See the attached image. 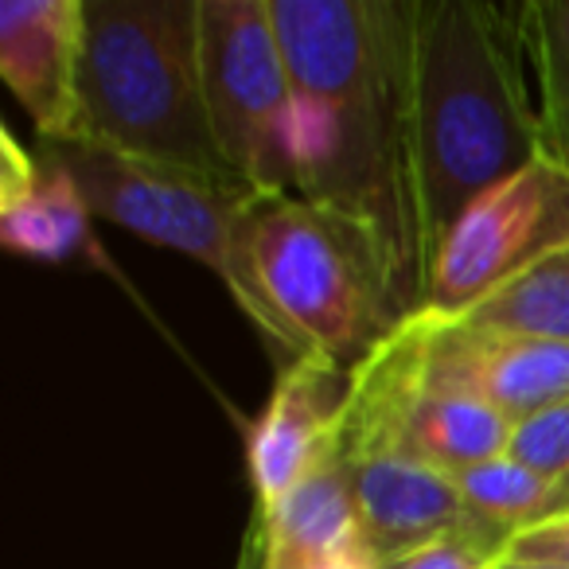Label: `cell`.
Returning <instances> with one entry per match:
<instances>
[{"label":"cell","mask_w":569,"mask_h":569,"mask_svg":"<svg viewBox=\"0 0 569 569\" xmlns=\"http://www.w3.org/2000/svg\"><path fill=\"white\" fill-rule=\"evenodd\" d=\"M269 9L293 79V191L379 238L418 317L429 253L413 188V0H269Z\"/></svg>","instance_id":"cell-1"},{"label":"cell","mask_w":569,"mask_h":569,"mask_svg":"<svg viewBox=\"0 0 569 569\" xmlns=\"http://www.w3.org/2000/svg\"><path fill=\"white\" fill-rule=\"evenodd\" d=\"M413 188L426 253L472 199L542 157L527 4L413 0Z\"/></svg>","instance_id":"cell-2"},{"label":"cell","mask_w":569,"mask_h":569,"mask_svg":"<svg viewBox=\"0 0 569 569\" xmlns=\"http://www.w3.org/2000/svg\"><path fill=\"white\" fill-rule=\"evenodd\" d=\"M71 141L242 183L222 164L207 121L199 0H82L79 121Z\"/></svg>","instance_id":"cell-3"},{"label":"cell","mask_w":569,"mask_h":569,"mask_svg":"<svg viewBox=\"0 0 569 569\" xmlns=\"http://www.w3.org/2000/svg\"><path fill=\"white\" fill-rule=\"evenodd\" d=\"M242 222L266 301L312 356L348 379L413 317L387 250L363 222L297 191H253Z\"/></svg>","instance_id":"cell-4"},{"label":"cell","mask_w":569,"mask_h":569,"mask_svg":"<svg viewBox=\"0 0 569 569\" xmlns=\"http://www.w3.org/2000/svg\"><path fill=\"white\" fill-rule=\"evenodd\" d=\"M36 149L59 172H67L90 214H102V219L133 230L144 242L188 253L191 261L219 273L227 293L234 297V305L246 312L253 332L273 356L277 371L312 356L266 301L250 258H246L242 219L246 199L253 196L250 188L211 180V176L176 164H160V160L129 157V152L90 141H36Z\"/></svg>","instance_id":"cell-5"},{"label":"cell","mask_w":569,"mask_h":569,"mask_svg":"<svg viewBox=\"0 0 569 569\" xmlns=\"http://www.w3.org/2000/svg\"><path fill=\"white\" fill-rule=\"evenodd\" d=\"M199 74L222 164L253 191H293V79L269 0H199Z\"/></svg>","instance_id":"cell-6"},{"label":"cell","mask_w":569,"mask_h":569,"mask_svg":"<svg viewBox=\"0 0 569 569\" xmlns=\"http://www.w3.org/2000/svg\"><path fill=\"white\" fill-rule=\"evenodd\" d=\"M569 246V168L550 157L530 160L488 188L445 230L429 266L426 309L465 320L472 309Z\"/></svg>","instance_id":"cell-7"},{"label":"cell","mask_w":569,"mask_h":569,"mask_svg":"<svg viewBox=\"0 0 569 569\" xmlns=\"http://www.w3.org/2000/svg\"><path fill=\"white\" fill-rule=\"evenodd\" d=\"M351 488H356L359 527L371 561H387L413 546L437 542L445 535H488L507 550V535L476 519L460 499L449 472L426 465L413 452L382 441H343Z\"/></svg>","instance_id":"cell-8"},{"label":"cell","mask_w":569,"mask_h":569,"mask_svg":"<svg viewBox=\"0 0 569 569\" xmlns=\"http://www.w3.org/2000/svg\"><path fill=\"white\" fill-rule=\"evenodd\" d=\"M413 320L421 336V371L488 398L503 418L522 421L569 398V343L483 332L433 312H418Z\"/></svg>","instance_id":"cell-9"},{"label":"cell","mask_w":569,"mask_h":569,"mask_svg":"<svg viewBox=\"0 0 569 569\" xmlns=\"http://www.w3.org/2000/svg\"><path fill=\"white\" fill-rule=\"evenodd\" d=\"M348 382V375L317 356L277 371L273 395L246 441L258 511H273L328 449L340 429Z\"/></svg>","instance_id":"cell-10"},{"label":"cell","mask_w":569,"mask_h":569,"mask_svg":"<svg viewBox=\"0 0 569 569\" xmlns=\"http://www.w3.org/2000/svg\"><path fill=\"white\" fill-rule=\"evenodd\" d=\"M82 0H4L0 79L40 141H71L79 121Z\"/></svg>","instance_id":"cell-11"},{"label":"cell","mask_w":569,"mask_h":569,"mask_svg":"<svg viewBox=\"0 0 569 569\" xmlns=\"http://www.w3.org/2000/svg\"><path fill=\"white\" fill-rule=\"evenodd\" d=\"M258 515L266 527V569H325L348 558H367L340 429L305 480L273 511Z\"/></svg>","instance_id":"cell-12"},{"label":"cell","mask_w":569,"mask_h":569,"mask_svg":"<svg viewBox=\"0 0 569 569\" xmlns=\"http://www.w3.org/2000/svg\"><path fill=\"white\" fill-rule=\"evenodd\" d=\"M90 207L79 188L40 149H24L4 129V172H0V242L20 258L71 261L90 246Z\"/></svg>","instance_id":"cell-13"},{"label":"cell","mask_w":569,"mask_h":569,"mask_svg":"<svg viewBox=\"0 0 569 569\" xmlns=\"http://www.w3.org/2000/svg\"><path fill=\"white\" fill-rule=\"evenodd\" d=\"M465 507L488 527L503 530L511 542L519 530H530L546 519H558L569 511V488L530 472L527 465L511 457H496L488 465H476L468 472L452 476Z\"/></svg>","instance_id":"cell-14"},{"label":"cell","mask_w":569,"mask_h":569,"mask_svg":"<svg viewBox=\"0 0 569 569\" xmlns=\"http://www.w3.org/2000/svg\"><path fill=\"white\" fill-rule=\"evenodd\" d=\"M460 325L483 328L503 336H530V340L569 343V246L507 289H499L491 301L468 312Z\"/></svg>","instance_id":"cell-15"},{"label":"cell","mask_w":569,"mask_h":569,"mask_svg":"<svg viewBox=\"0 0 569 569\" xmlns=\"http://www.w3.org/2000/svg\"><path fill=\"white\" fill-rule=\"evenodd\" d=\"M530 71H535L542 157L569 168V4L527 0Z\"/></svg>","instance_id":"cell-16"},{"label":"cell","mask_w":569,"mask_h":569,"mask_svg":"<svg viewBox=\"0 0 569 569\" xmlns=\"http://www.w3.org/2000/svg\"><path fill=\"white\" fill-rule=\"evenodd\" d=\"M507 457L569 488V398L515 421Z\"/></svg>","instance_id":"cell-17"},{"label":"cell","mask_w":569,"mask_h":569,"mask_svg":"<svg viewBox=\"0 0 569 569\" xmlns=\"http://www.w3.org/2000/svg\"><path fill=\"white\" fill-rule=\"evenodd\" d=\"M503 558V546L488 535H445L437 542L413 546L398 558L375 561V569H496Z\"/></svg>","instance_id":"cell-18"},{"label":"cell","mask_w":569,"mask_h":569,"mask_svg":"<svg viewBox=\"0 0 569 569\" xmlns=\"http://www.w3.org/2000/svg\"><path fill=\"white\" fill-rule=\"evenodd\" d=\"M503 558L511 561H530V566H553V569H569V511L558 519H546L530 530L507 542Z\"/></svg>","instance_id":"cell-19"},{"label":"cell","mask_w":569,"mask_h":569,"mask_svg":"<svg viewBox=\"0 0 569 569\" xmlns=\"http://www.w3.org/2000/svg\"><path fill=\"white\" fill-rule=\"evenodd\" d=\"M234 569H266V527H261V515L253 511L246 522L242 535V550H238Z\"/></svg>","instance_id":"cell-20"},{"label":"cell","mask_w":569,"mask_h":569,"mask_svg":"<svg viewBox=\"0 0 569 569\" xmlns=\"http://www.w3.org/2000/svg\"><path fill=\"white\" fill-rule=\"evenodd\" d=\"M325 569H375L371 558H348V561H336V566H325Z\"/></svg>","instance_id":"cell-21"},{"label":"cell","mask_w":569,"mask_h":569,"mask_svg":"<svg viewBox=\"0 0 569 569\" xmlns=\"http://www.w3.org/2000/svg\"><path fill=\"white\" fill-rule=\"evenodd\" d=\"M496 569H553V566H530V561H511V558H499Z\"/></svg>","instance_id":"cell-22"}]
</instances>
